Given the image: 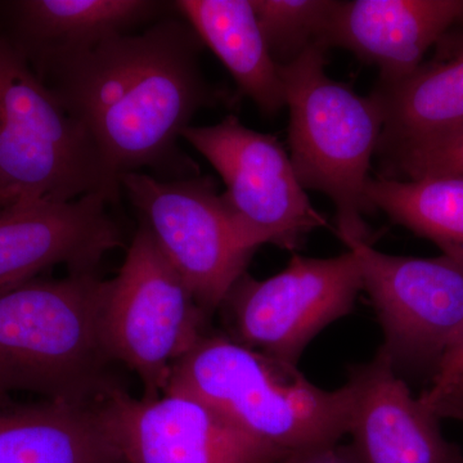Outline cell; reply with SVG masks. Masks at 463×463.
<instances>
[{
  "label": "cell",
  "mask_w": 463,
  "mask_h": 463,
  "mask_svg": "<svg viewBox=\"0 0 463 463\" xmlns=\"http://www.w3.org/2000/svg\"><path fill=\"white\" fill-rule=\"evenodd\" d=\"M203 42L187 23L157 21L33 69L120 179L178 169V139L214 97L201 72Z\"/></svg>",
  "instance_id": "obj_1"
},
{
  "label": "cell",
  "mask_w": 463,
  "mask_h": 463,
  "mask_svg": "<svg viewBox=\"0 0 463 463\" xmlns=\"http://www.w3.org/2000/svg\"><path fill=\"white\" fill-rule=\"evenodd\" d=\"M109 288L93 270L0 288V397L99 404L123 392L106 337Z\"/></svg>",
  "instance_id": "obj_2"
},
{
  "label": "cell",
  "mask_w": 463,
  "mask_h": 463,
  "mask_svg": "<svg viewBox=\"0 0 463 463\" xmlns=\"http://www.w3.org/2000/svg\"><path fill=\"white\" fill-rule=\"evenodd\" d=\"M164 392L199 399L298 463L332 452L349 432L353 389L325 390L298 365L225 337H203L174 365Z\"/></svg>",
  "instance_id": "obj_3"
},
{
  "label": "cell",
  "mask_w": 463,
  "mask_h": 463,
  "mask_svg": "<svg viewBox=\"0 0 463 463\" xmlns=\"http://www.w3.org/2000/svg\"><path fill=\"white\" fill-rule=\"evenodd\" d=\"M326 51L315 44L279 65L289 111V157L304 190L334 201L339 239L370 241L364 188L383 134V109L373 94L358 96L326 74Z\"/></svg>",
  "instance_id": "obj_4"
},
{
  "label": "cell",
  "mask_w": 463,
  "mask_h": 463,
  "mask_svg": "<svg viewBox=\"0 0 463 463\" xmlns=\"http://www.w3.org/2000/svg\"><path fill=\"white\" fill-rule=\"evenodd\" d=\"M120 179L90 137L0 33V194L14 203L118 199Z\"/></svg>",
  "instance_id": "obj_5"
},
{
  "label": "cell",
  "mask_w": 463,
  "mask_h": 463,
  "mask_svg": "<svg viewBox=\"0 0 463 463\" xmlns=\"http://www.w3.org/2000/svg\"><path fill=\"white\" fill-rule=\"evenodd\" d=\"M205 315L142 223L111 279L105 328L112 355L138 374L145 398L164 394L174 365L206 336Z\"/></svg>",
  "instance_id": "obj_6"
},
{
  "label": "cell",
  "mask_w": 463,
  "mask_h": 463,
  "mask_svg": "<svg viewBox=\"0 0 463 463\" xmlns=\"http://www.w3.org/2000/svg\"><path fill=\"white\" fill-rule=\"evenodd\" d=\"M181 138L223 179L222 201L250 249L270 243L295 250L313 231L330 227L310 203L276 137L250 129L231 115L218 124L191 125Z\"/></svg>",
  "instance_id": "obj_7"
},
{
  "label": "cell",
  "mask_w": 463,
  "mask_h": 463,
  "mask_svg": "<svg viewBox=\"0 0 463 463\" xmlns=\"http://www.w3.org/2000/svg\"><path fill=\"white\" fill-rule=\"evenodd\" d=\"M120 185L201 307L212 312L224 304L255 250L234 227L213 179L134 172L121 175Z\"/></svg>",
  "instance_id": "obj_8"
},
{
  "label": "cell",
  "mask_w": 463,
  "mask_h": 463,
  "mask_svg": "<svg viewBox=\"0 0 463 463\" xmlns=\"http://www.w3.org/2000/svg\"><path fill=\"white\" fill-rule=\"evenodd\" d=\"M361 289V268L350 250L328 259L294 254L285 269L263 281L245 274L227 301L242 345L298 365L323 328L352 312Z\"/></svg>",
  "instance_id": "obj_9"
},
{
  "label": "cell",
  "mask_w": 463,
  "mask_h": 463,
  "mask_svg": "<svg viewBox=\"0 0 463 463\" xmlns=\"http://www.w3.org/2000/svg\"><path fill=\"white\" fill-rule=\"evenodd\" d=\"M340 240L358 259L385 335L381 350L394 365L402 359L439 364L463 336V260L395 257L370 241Z\"/></svg>",
  "instance_id": "obj_10"
},
{
  "label": "cell",
  "mask_w": 463,
  "mask_h": 463,
  "mask_svg": "<svg viewBox=\"0 0 463 463\" xmlns=\"http://www.w3.org/2000/svg\"><path fill=\"white\" fill-rule=\"evenodd\" d=\"M127 463H288V457L182 392L134 399L118 392L103 403Z\"/></svg>",
  "instance_id": "obj_11"
},
{
  "label": "cell",
  "mask_w": 463,
  "mask_h": 463,
  "mask_svg": "<svg viewBox=\"0 0 463 463\" xmlns=\"http://www.w3.org/2000/svg\"><path fill=\"white\" fill-rule=\"evenodd\" d=\"M109 201L90 194L70 203H14L0 209V288L39 277L57 265L93 272L121 231L108 213Z\"/></svg>",
  "instance_id": "obj_12"
},
{
  "label": "cell",
  "mask_w": 463,
  "mask_h": 463,
  "mask_svg": "<svg viewBox=\"0 0 463 463\" xmlns=\"http://www.w3.org/2000/svg\"><path fill=\"white\" fill-rule=\"evenodd\" d=\"M347 383L353 389L349 463H463L441 434L440 417L411 394L385 352L356 368Z\"/></svg>",
  "instance_id": "obj_13"
},
{
  "label": "cell",
  "mask_w": 463,
  "mask_h": 463,
  "mask_svg": "<svg viewBox=\"0 0 463 463\" xmlns=\"http://www.w3.org/2000/svg\"><path fill=\"white\" fill-rule=\"evenodd\" d=\"M462 16L463 0L337 2L325 45L345 48L377 66L379 84H395L422 65L428 51Z\"/></svg>",
  "instance_id": "obj_14"
},
{
  "label": "cell",
  "mask_w": 463,
  "mask_h": 463,
  "mask_svg": "<svg viewBox=\"0 0 463 463\" xmlns=\"http://www.w3.org/2000/svg\"><path fill=\"white\" fill-rule=\"evenodd\" d=\"M164 8L152 0H9L0 2V33L35 69L129 33Z\"/></svg>",
  "instance_id": "obj_15"
},
{
  "label": "cell",
  "mask_w": 463,
  "mask_h": 463,
  "mask_svg": "<svg viewBox=\"0 0 463 463\" xmlns=\"http://www.w3.org/2000/svg\"><path fill=\"white\" fill-rule=\"evenodd\" d=\"M0 397V463H127L103 403L45 401L12 404Z\"/></svg>",
  "instance_id": "obj_16"
},
{
  "label": "cell",
  "mask_w": 463,
  "mask_h": 463,
  "mask_svg": "<svg viewBox=\"0 0 463 463\" xmlns=\"http://www.w3.org/2000/svg\"><path fill=\"white\" fill-rule=\"evenodd\" d=\"M438 44L435 60L403 80L373 90L383 115L380 154L462 129L463 35Z\"/></svg>",
  "instance_id": "obj_17"
},
{
  "label": "cell",
  "mask_w": 463,
  "mask_h": 463,
  "mask_svg": "<svg viewBox=\"0 0 463 463\" xmlns=\"http://www.w3.org/2000/svg\"><path fill=\"white\" fill-rule=\"evenodd\" d=\"M173 7L263 114L285 108L279 65L264 41L251 0H178Z\"/></svg>",
  "instance_id": "obj_18"
},
{
  "label": "cell",
  "mask_w": 463,
  "mask_h": 463,
  "mask_svg": "<svg viewBox=\"0 0 463 463\" xmlns=\"http://www.w3.org/2000/svg\"><path fill=\"white\" fill-rule=\"evenodd\" d=\"M364 197L371 209L430 240L443 255L463 260V178L402 181L383 175L368 179Z\"/></svg>",
  "instance_id": "obj_19"
},
{
  "label": "cell",
  "mask_w": 463,
  "mask_h": 463,
  "mask_svg": "<svg viewBox=\"0 0 463 463\" xmlns=\"http://www.w3.org/2000/svg\"><path fill=\"white\" fill-rule=\"evenodd\" d=\"M251 5L277 65H288L312 45H325L326 32L337 2L251 0Z\"/></svg>",
  "instance_id": "obj_20"
},
{
  "label": "cell",
  "mask_w": 463,
  "mask_h": 463,
  "mask_svg": "<svg viewBox=\"0 0 463 463\" xmlns=\"http://www.w3.org/2000/svg\"><path fill=\"white\" fill-rule=\"evenodd\" d=\"M383 176L407 181L430 176L463 178V128L428 141L401 146L383 152Z\"/></svg>",
  "instance_id": "obj_21"
},
{
  "label": "cell",
  "mask_w": 463,
  "mask_h": 463,
  "mask_svg": "<svg viewBox=\"0 0 463 463\" xmlns=\"http://www.w3.org/2000/svg\"><path fill=\"white\" fill-rule=\"evenodd\" d=\"M461 383H463V354L448 364L438 365V373L432 381L431 388L426 390L420 399L434 411V408Z\"/></svg>",
  "instance_id": "obj_22"
},
{
  "label": "cell",
  "mask_w": 463,
  "mask_h": 463,
  "mask_svg": "<svg viewBox=\"0 0 463 463\" xmlns=\"http://www.w3.org/2000/svg\"><path fill=\"white\" fill-rule=\"evenodd\" d=\"M439 417H452L463 421V401L461 399H449L435 410Z\"/></svg>",
  "instance_id": "obj_23"
},
{
  "label": "cell",
  "mask_w": 463,
  "mask_h": 463,
  "mask_svg": "<svg viewBox=\"0 0 463 463\" xmlns=\"http://www.w3.org/2000/svg\"><path fill=\"white\" fill-rule=\"evenodd\" d=\"M298 463H345L341 461L340 457H336L334 453H326V455L315 457V458L307 459Z\"/></svg>",
  "instance_id": "obj_24"
},
{
  "label": "cell",
  "mask_w": 463,
  "mask_h": 463,
  "mask_svg": "<svg viewBox=\"0 0 463 463\" xmlns=\"http://www.w3.org/2000/svg\"><path fill=\"white\" fill-rule=\"evenodd\" d=\"M463 354V336L462 339L459 340V343L457 344L455 349L452 352L448 353L440 362H439L438 365L448 364V362L453 361V359L458 358Z\"/></svg>",
  "instance_id": "obj_25"
},
{
  "label": "cell",
  "mask_w": 463,
  "mask_h": 463,
  "mask_svg": "<svg viewBox=\"0 0 463 463\" xmlns=\"http://www.w3.org/2000/svg\"><path fill=\"white\" fill-rule=\"evenodd\" d=\"M449 399H461V401H463V383H461V385L456 386V388L453 389V392H450V394L448 395V397L446 399H444L443 402L449 401ZM443 402H440V403H439V404L443 403ZM438 405H437V407H438ZM437 407H435V408H437ZM435 408H434V410H435Z\"/></svg>",
  "instance_id": "obj_26"
},
{
  "label": "cell",
  "mask_w": 463,
  "mask_h": 463,
  "mask_svg": "<svg viewBox=\"0 0 463 463\" xmlns=\"http://www.w3.org/2000/svg\"><path fill=\"white\" fill-rule=\"evenodd\" d=\"M11 203H14V201L9 200L7 196H5V194H0V209H2V207L11 205Z\"/></svg>",
  "instance_id": "obj_27"
},
{
  "label": "cell",
  "mask_w": 463,
  "mask_h": 463,
  "mask_svg": "<svg viewBox=\"0 0 463 463\" xmlns=\"http://www.w3.org/2000/svg\"><path fill=\"white\" fill-rule=\"evenodd\" d=\"M462 21H463V16H462Z\"/></svg>",
  "instance_id": "obj_28"
}]
</instances>
